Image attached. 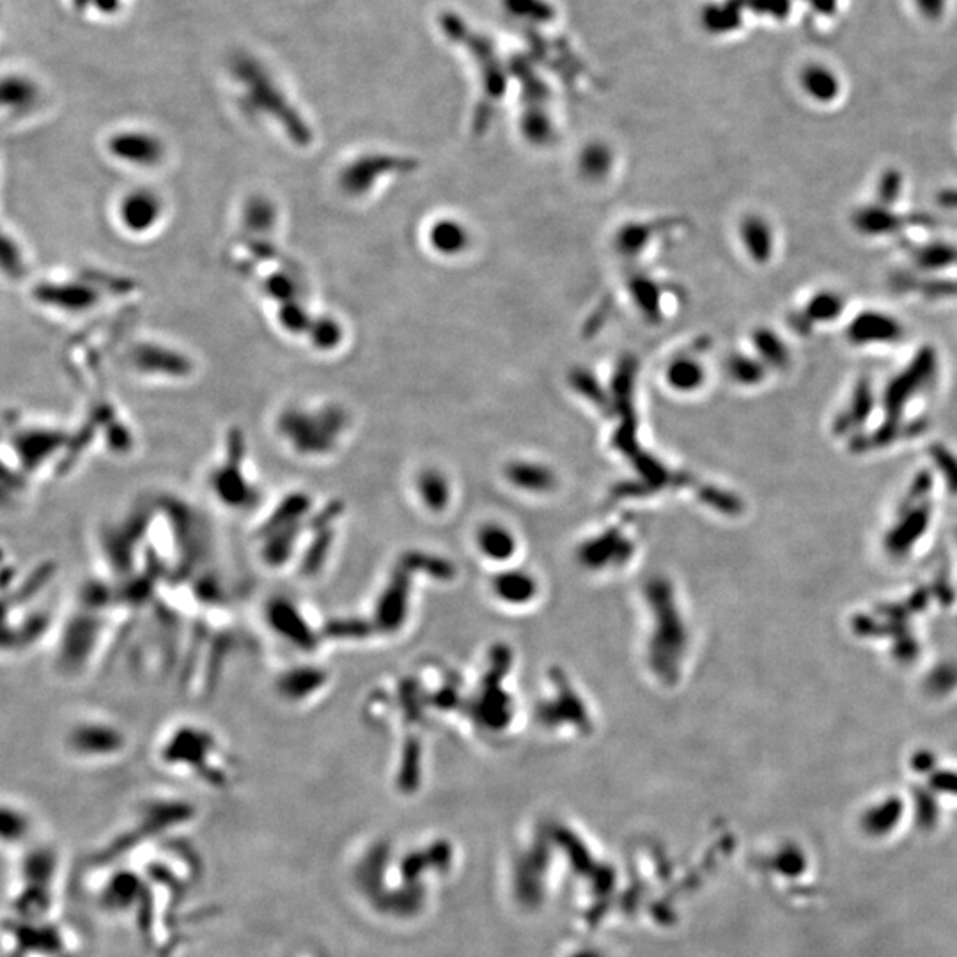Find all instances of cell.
<instances>
[{"mask_svg": "<svg viewBox=\"0 0 957 957\" xmlns=\"http://www.w3.org/2000/svg\"><path fill=\"white\" fill-rule=\"evenodd\" d=\"M229 75L236 91V103L245 117L273 125L293 146H311L314 130L309 119L289 96L281 80L257 55L236 52L229 61Z\"/></svg>", "mask_w": 957, "mask_h": 957, "instance_id": "obj_1", "label": "cell"}, {"mask_svg": "<svg viewBox=\"0 0 957 957\" xmlns=\"http://www.w3.org/2000/svg\"><path fill=\"white\" fill-rule=\"evenodd\" d=\"M348 421V413L337 403H295L282 408L275 429L296 456L325 458L337 449Z\"/></svg>", "mask_w": 957, "mask_h": 957, "instance_id": "obj_2", "label": "cell"}, {"mask_svg": "<svg viewBox=\"0 0 957 957\" xmlns=\"http://www.w3.org/2000/svg\"><path fill=\"white\" fill-rule=\"evenodd\" d=\"M105 296V288L93 277L48 279L32 289V298L43 307L66 314H84L98 307Z\"/></svg>", "mask_w": 957, "mask_h": 957, "instance_id": "obj_3", "label": "cell"}, {"mask_svg": "<svg viewBox=\"0 0 957 957\" xmlns=\"http://www.w3.org/2000/svg\"><path fill=\"white\" fill-rule=\"evenodd\" d=\"M105 151L116 164L135 171L158 169L167 158L164 139L144 128H123L110 133Z\"/></svg>", "mask_w": 957, "mask_h": 957, "instance_id": "obj_4", "label": "cell"}, {"mask_svg": "<svg viewBox=\"0 0 957 957\" xmlns=\"http://www.w3.org/2000/svg\"><path fill=\"white\" fill-rule=\"evenodd\" d=\"M164 217V197L153 188H130L117 199V224L130 236H148L158 229Z\"/></svg>", "mask_w": 957, "mask_h": 957, "instance_id": "obj_5", "label": "cell"}, {"mask_svg": "<svg viewBox=\"0 0 957 957\" xmlns=\"http://www.w3.org/2000/svg\"><path fill=\"white\" fill-rule=\"evenodd\" d=\"M226 458L210 474V488L224 506L240 507L249 495V479L243 470L245 442L240 431H233L227 440Z\"/></svg>", "mask_w": 957, "mask_h": 957, "instance_id": "obj_6", "label": "cell"}, {"mask_svg": "<svg viewBox=\"0 0 957 957\" xmlns=\"http://www.w3.org/2000/svg\"><path fill=\"white\" fill-rule=\"evenodd\" d=\"M128 364L144 376L187 378L194 371V364L185 353L160 343L133 344L128 351Z\"/></svg>", "mask_w": 957, "mask_h": 957, "instance_id": "obj_7", "label": "cell"}, {"mask_svg": "<svg viewBox=\"0 0 957 957\" xmlns=\"http://www.w3.org/2000/svg\"><path fill=\"white\" fill-rule=\"evenodd\" d=\"M397 165L399 162L396 158H390V156H358L339 171L337 185L346 197L360 199L369 194V190L376 185L380 174L396 169Z\"/></svg>", "mask_w": 957, "mask_h": 957, "instance_id": "obj_8", "label": "cell"}, {"mask_svg": "<svg viewBox=\"0 0 957 957\" xmlns=\"http://www.w3.org/2000/svg\"><path fill=\"white\" fill-rule=\"evenodd\" d=\"M13 447L18 461L27 468H38L64 444V431L47 426H20L13 429Z\"/></svg>", "mask_w": 957, "mask_h": 957, "instance_id": "obj_9", "label": "cell"}, {"mask_svg": "<svg viewBox=\"0 0 957 957\" xmlns=\"http://www.w3.org/2000/svg\"><path fill=\"white\" fill-rule=\"evenodd\" d=\"M259 289L277 307L296 302V300H305V293H307L305 279L293 265L270 268V272L261 275Z\"/></svg>", "mask_w": 957, "mask_h": 957, "instance_id": "obj_10", "label": "cell"}, {"mask_svg": "<svg viewBox=\"0 0 957 957\" xmlns=\"http://www.w3.org/2000/svg\"><path fill=\"white\" fill-rule=\"evenodd\" d=\"M41 100L38 82L24 73H9L2 78V107L11 116H25Z\"/></svg>", "mask_w": 957, "mask_h": 957, "instance_id": "obj_11", "label": "cell"}, {"mask_svg": "<svg viewBox=\"0 0 957 957\" xmlns=\"http://www.w3.org/2000/svg\"><path fill=\"white\" fill-rule=\"evenodd\" d=\"M277 224H279L277 206L265 195H252L250 199H247V203L243 204V234H247L252 240H265L266 236H270L275 231Z\"/></svg>", "mask_w": 957, "mask_h": 957, "instance_id": "obj_12", "label": "cell"}, {"mask_svg": "<svg viewBox=\"0 0 957 957\" xmlns=\"http://www.w3.org/2000/svg\"><path fill=\"white\" fill-rule=\"evenodd\" d=\"M849 334L856 343H887L895 341L901 335V327L890 316L867 312L856 319L855 325L849 328Z\"/></svg>", "mask_w": 957, "mask_h": 957, "instance_id": "obj_13", "label": "cell"}, {"mask_svg": "<svg viewBox=\"0 0 957 957\" xmlns=\"http://www.w3.org/2000/svg\"><path fill=\"white\" fill-rule=\"evenodd\" d=\"M344 330L339 319L328 314H314L311 327L305 334L314 350L319 353H330L337 350L343 343Z\"/></svg>", "mask_w": 957, "mask_h": 957, "instance_id": "obj_14", "label": "cell"}, {"mask_svg": "<svg viewBox=\"0 0 957 957\" xmlns=\"http://www.w3.org/2000/svg\"><path fill=\"white\" fill-rule=\"evenodd\" d=\"M741 233H743V242L747 245L748 252L757 261H764L771 256L773 233H771L770 224L764 218L748 217L741 227Z\"/></svg>", "mask_w": 957, "mask_h": 957, "instance_id": "obj_15", "label": "cell"}, {"mask_svg": "<svg viewBox=\"0 0 957 957\" xmlns=\"http://www.w3.org/2000/svg\"><path fill=\"white\" fill-rule=\"evenodd\" d=\"M312 319L314 314L309 311L305 300H296V302L277 307V323L284 330V334L305 337L307 330L311 327Z\"/></svg>", "mask_w": 957, "mask_h": 957, "instance_id": "obj_16", "label": "cell"}, {"mask_svg": "<svg viewBox=\"0 0 957 957\" xmlns=\"http://www.w3.org/2000/svg\"><path fill=\"white\" fill-rule=\"evenodd\" d=\"M431 243L435 245L436 250L445 252V254H456L463 250L467 245V234L461 229L460 224L452 222H438L431 229Z\"/></svg>", "mask_w": 957, "mask_h": 957, "instance_id": "obj_17", "label": "cell"}, {"mask_svg": "<svg viewBox=\"0 0 957 957\" xmlns=\"http://www.w3.org/2000/svg\"><path fill=\"white\" fill-rule=\"evenodd\" d=\"M670 383L681 390L697 389L704 380V371L697 364V360H677L674 366L670 367Z\"/></svg>", "mask_w": 957, "mask_h": 957, "instance_id": "obj_18", "label": "cell"}, {"mask_svg": "<svg viewBox=\"0 0 957 957\" xmlns=\"http://www.w3.org/2000/svg\"><path fill=\"white\" fill-rule=\"evenodd\" d=\"M71 8L80 15L116 16L123 9V0H70Z\"/></svg>", "mask_w": 957, "mask_h": 957, "instance_id": "obj_19", "label": "cell"}, {"mask_svg": "<svg viewBox=\"0 0 957 957\" xmlns=\"http://www.w3.org/2000/svg\"><path fill=\"white\" fill-rule=\"evenodd\" d=\"M2 259H4V272L13 275V279L18 277L20 273L25 270L24 256H22V250L20 247L13 243L9 245V240L4 236V252H2Z\"/></svg>", "mask_w": 957, "mask_h": 957, "instance_id": "obj_20", "label": "cell"}, {"mask_svg": "<svg viewBox=\"0 0 957 957\" xmlns=\"http://www.w3.org/2000/svg\"><path fill=\"white\" fill-rule=\"evenodd\" d=\"M841 309L842 304L841 300H839V296L823 293V295L817 296L816 300L812 302L810 312H812L816 318H823V321H826L828 318H833L835 314H839Z\"/></svg>", "mask_w": 957, "mask_h": 957, "instance_id": "obj_21", "label": "cell"}]
</instances>
